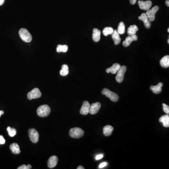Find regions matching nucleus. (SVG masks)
Segmentation results:
<instances>
[{
	"instance_id": "cd10ccee",
	"label": "nucleus",
	"mask_w": 169,
	"mask_h": 169,
	"mask_svg": "<svg viewBox=\"0 0 169 169\" xmlns=\"http://www.w3.org/2000/svg\"><path fill=\"white\" fill-rule=\"evenodd\" d=\"M7 130L8 131L9 135L10 137H14L16 135L17 131L15 128H11L9 126L7 127Z\"/></svg>"
},
{
	"instance_id": "393cba45",
	"label": "nucleus",
	"mask_w": 169,
	"mask_h": 169,
	"mask_svg": "<svg viewBox=\"0 0 169 169\" xmlns=\"http://www.w3.org/2000/svg\"><path fill=\"white\" fill-rule=\"evenodd\" d=\"M68 49V47L67 45H58L57 46V48H56V51L57 52H66Z\"/></svg>"
},
{
	"instance_id": "20e7f679",
	"label": "nucleus",
	"mask_w": 169,
	"mask_h": 169,
	"mask_svg": "<svg viewBox=\"0 0 169 169\" xmlns=\"http://www.w3.org/2000/svg\"><path fill=\"white\" fill-rule=\"evenodd\" d=\"M84 131L79 127L72 128L69 131V135L73 138H79L83 136Z\"/></svg>"
},
{
	"instance_id": "9b49d317",
	"label": "nucleus",
	"mask_w": 169,
	"mask_h": 169,
	"mask_svg": "<svg viewBox=\"0 0 169 169\" xmlns=\"http://www.w3.org/2000/svg\"><path fill=\"white\" fill-rule=\"evenodd\" d=\"M138 40V37L135 34L132 35H129L126 38L125 41L123 42V46L125 47H127L130 45L131 42Z\"/></svg>"
},
{
	"instance_id": "f8f14e48",
	"label": "nucleus",
	"mask_w": 169,
	"mask_h": 169,
	"mask_svg": "<svg viewBox=\"0 0 169 169\" xmlns=\"http://www.w3.org/2000/svg\"><path fill=\"white\" fill-rule=\"evenodd\" d=\"M90 107V104L87 101H84L83 103V105L80 110L81 114L87 115L89 113V109Z\"/></svg>"
},
{
	"instance_id": "39448f33",
	"label": "nucleus",
	"mask_w": 169,
	"mask_h": 169,
	"mask_svg": "<svg viewBox=\"0 0 169 169\" xmlns=\"http://www.w3.org/2000/svg\"><path fill=\"white\" fill-rule=\"evenodd\" d=\"M126 69V67L125 65H123L119 69V70L117 72V76L116 77V80L118 82L121 83L123 81Z\"/></svg>"
},
{
	"instance_id": "7ed1b4c3",
	"label": "nucleus",
	"mask_w": 169,
	"mask_h": 169,
	"mask_svg": "<svg viewBox=\"0 0 169 169\" xmlns=\"http://www.w3.org/2000/svg\"><path fill=\"white\" fill-rule=\"evenodd\" d=\"M102 94L105 95L106 97H108L112 102H117L118 100V95L114 92L111 91L107 88H104L103 89L102 91Z\"/></svg>"
},
{
	"instance_id": "7c9ffc66",
	"label": "nucleus",
	"mask_w": 169,
	"mask_h": 169,
	"mask_svg": "<svg viewBox=\"0 0 169 169\" xmlns=\"http://www.w3.org/2000/svg\"><path fill=\"white\" fill-rule=\"evenodd\" d=\"M108 163L106 162H103L101 163L99 166V169H102V168H104L107 166Z\"/></svg>"
},
{
	"instance_id": "1a4fd4ad",
	"label": "nucleus",
	"mask_w": 169,
	"mask_h": 169,
	"mask_svg": "<svg viewBox=\"0 0 169 169\" xmlns=\"http://www.w3.org/2000/svg\"><path fill=\"white\" fill-rule=\"evenodd\" d=\"M139 6V8L141 9L147 10L151 8L152 6V3L151 1H138Z\"/></svg>"
},
{
	"instance_id": "2eb2a0df",
	"label": "nucleus",
	"mask_w": 169,
	"mask_h": 169,
	"mask_svg": "<svg viewBox=\"0 0 169 169\" xmlns=\"http://www.w3.org/2000/svg\"><path fill=\"white\" fill-rule=\"evenodd\" d=\"M120 67H121V66H120V64H117V63H116V64H113V65L111 67L107 69L106 71V72L107 73H109L110 72L112 74H115L116 73H117Z\"/></svg>"
},
{
	"instance_id": "e433bc0d",
	"label": "nucleus",
	"mask_w": 169,
	"mask_h": 169,
	"mask_svg": "<svg viewBox=\"0 0 169 169\" xmlns=\"http://www.w3.org/2000/svg\"><path fill=\"white\" fill-rule=\"evenodd\" d=\"M77 169H84V167H83L82 166H79L77 167Z\"/></svg>"
},
{
	"instance_id": "6ab92c4d",
	"label": "nucleus",
	"mask_w": 169,
	"mask_h": 169,
	"mask_svg": "<svg viewBox=\"0 0 169 169\" xmlns=\"http://www.w3.org/2000/svg\"><path fill=\"white\" fill-rule=\"evenodd\" d=\"M159 121L160 122L162 123L163 126L165 127H169V116L168 114L163 115L159 118Z\"/></svg>"
},
{
	"instance_id": "412c9836",
	"label": "nucleus",
	"mask_w": 169,
	"mask_h": 169,
	"mask_svg": "<svg viewBox=\"0 0 169 169\" xmlns=\"http://www.w3.org/2000/svg\"><path fill=\"white\" fill-rule=\"evenodd\" d=\"M113 130H114V128L112 126L107 125L103 127V133L105 136H109L111 135Z\"/></svg>"
},
{
	"instance_id": "b1692460",
	"label": "nucleus",
	"mask_w": 169,
	"mask_h": 169,
	"mask_svg": "<svg viewBox=\"0 0 169 169\" xmlns=\"http://www.w3.org/2000/svg\"><path fill=\"white\" fill-rule=\"evenodd\" d=\"M69 67L67 64H63L62 69L60 71V74L62 76H66L69 73Z\"/></svg>"
},
{
	"instance_id": "4c0bfd02",
	"label": "nucleus",
	"mask_w": 169,
	"mask_h": 169,
	"mask_svg": "<svg viewBox=\"0 0 169 169\" xmlns=\"http://www.w3.org/2000/svg\"><path fill=\"white\" fill-rule=\"evenodd\" d=\"M4 111L0 110V117H1L2 115L4 114Z\"/></svg>"
},
{
	"instance_id": "a211bd4d",
	"label": "nucleus",
	"mask_w": 169,
	"mask_h": 169,
	"mask_svg": "<svg viewBox=\"0 0 169 169\" xmlns=\"http://www.w3.org/2000/svg\"><path fill=\"white\" fill-rule=\"evenodd\" d=\"M162 86H163V84L162 83L160 82L158 84L157 86H151L150 89L155 94H159L162 91Z\"/></svg>"
},
{
	"instance_id": "4be33fe9",
	"label": "nucleus",
	"mask_w": 169,
	"mask_h": 169,
	"mask_svg": "<svg viewBox=\"0 0 169 169\" xmlns=\"http://www.w3.org/2000/svg\"><path fill=\"white\" fill-rule=\"evenodd\" d=\"M160 65L162 67L167 68L169 67V56H166L161 59L160 62Z\"/></svg>"
},
{
	"instance_id": "6e6552de",
	"label": "nucleus",
	"mask_w": 169,
	"mask_h": 169,
	"mask_svg": "<svg viewBox=\"0 0 169 169\" xmlns=\"http://www.w3.org/2000/svg\"><path fill=\"white\" fill-rule=\"evenodd\" d=\"M159 7L158 6H155L152 8V9H148L146 13L147 16L150 21H154L155 20V14L158 10H159Z\"/></svg>"
},
{
	"instance_id": "4468645a",
	"label": "nucleus",
	"mask_w": 169,
	"mask_h": 169,
	"mask_svg": "<svg viewBox=\"0 0 169 169\" xmlns=\"http://www.w3.org/2000/svg\"><path fill=\"white\" fill-rule=\"evenodd\" d=\"M58 157L56 155L51 156L48 161V167L51 169L56 167L58 162Z\"/></svg>"
},
{
	"instance_id": "c756f323",
	"label": "nucleus",
	"mask_w": 169,
	"mask_h": 169,
	"mask_svg": "<svg viewBox=\"0 0 169 169\" xmlns=\"http://www.w3.org/2000/svg\"><path fill=\"white\" fill-rule=\"evenodd\" d=\"M31 168H32V166L29 164L27 165H22L20 167H18L17 169H30Z\"/></svg>"
},
{
	"instance_id": "2f4dec72",
	"label": "nucleus",
	"mask_w": 169,
	"mask_h": 169,
	"mask_svg": "<svg viewBox=\"0 0 169 169\" xmlns=\"http://www.w3.org/2000/svg\"><path fill=\"white\" fill-rule=\"evenodd\" d=\"M5 143V139L2 135H0V145H3Z\"/></svg>"
},
{
	"instance_id": "c9c22d12",
	"label": "nucleus",
	"mask_w": 169,
	"mask_h": 169,
	"mask_svg": "<svg viewBox=\"0 0 169 169\" xmlns=\"http://www.w3.org/2000/svg\"><path fill=\"white\" fill-rule=\"evenodd\" d=\"M165 4L166 5V6L169 7V0H166L165 1Z\"/></svg>"
},
{
	"instance_id": "a878e982",
	"label": "nucleus",
	"mask_w": 169,
	"mask_h": 169,
	"mask_svg": "<svg viewBox=\"0 0 169 169\" xmlns=\"http://www.w3.org/2000/svg\"><path fill=\"white\" fill-rule=\"evenodd\" d=\"M119 34H123L125 32V25L124 22H121L119 24L118 29L117 30Z\"/></svg>"
},
{
	"instance_id": "423d86ee",
	"label": "nucleus",
	"mask_w": 169,
	"mask_h": 169,
	"mask_svg": "<svg viewBox=\"0 0 169 169\" xmlns=\"http://www.w3.org/2000/svg\"><path fill=\"white\" fill-rule=\"evenodd\" d=\"M28 134L30 140L33 143H37L39 138V134L38 131L34 128H32L29 130Z\"/></svg>"
},
{
	"instance_id": "72a5a7b5",
	"label": "nucleus",
	"mask_w": 169,
	"mask_h": 169,
	"mask_svg": "<svg viewBox=\"0 0 169 169\" xmlns=\"http://www.w3.org/2000/svg\"><path fill=\"white\" fill-rule=\"evenodd\" d=\"M136 1H137V0H130L131 4L133 5L135 4H136Z\"/></svg>"
},
{
	"instance_id": "5701e85b",
	"label": "nucleus",
	"mask_w": 169,
	"mask_h": 169,
	"mask_svg": "<svg viewBox=\"0 0 169 169\" xmlns=\"http://www.w3.org/2000/svg\"><path fill=\"white\" fill-rule=\"evenodd\" d=\"M138 31V27L136 25H132L130 26L127 30V33L129 35H132L136 34V32Z\"/></svg>"
},
{
	"instance_id": "c85d7f7f",
	"label": "nucleus",
	"mask_w": 169,
	"mask_h": 169,
	"mask_svg": "<svg viewBox=\"0 0 169 169\" xmlns=\"http://www.w3.org/2000/svg\"><path fill=\"white\" fill-rule=\"evenodd\" d=\"M163 106V110L165 111V113L167 114H169V106L168 105H166L165 103H162Z\"/></svg>"
},
{
	"instance_id": "dca6fc26",
	"label": "nucleus",
	"mask_w": 169,
	"mask_h": 169,
	"mask_svg": "<svg viewBox=\"0 0 169 169\" xmlns=\"http://www.w3.org/2000/svg\"><path fill=\"white\" fill-rule=\"evenodd\" d=\"M112 36V39L114 40V44L116 45H118L121 42V38H120L119 34L118 33L117 30H114L113 33L111 34Z\"/></svg>"
},
{
	"instance_id": "f03ea898",
	"label": "nucleus",
	"mask_w": 169,
	"mask_h": 169,
	"mask_svg": "<svg viewBox=\"0 0 169 169\" xmlns=\"http://www.w3.org/2000/svg\"><path fill=\"white\" fill-rule=\"evenodd\" d=\"M19 35L21 39L25 42H30L32 40V36L27 29L21 28L19 31Z\"/></svg>"
},
{
	"instance_id": "ea45409f",
	"label": "nucleus",
	"mask_w": 169,
	"mask_h": 169,
	"mask_svg": "<svg viewBox=\"0 0 169 169\" xmlns=\"http://www.w3.org/2000/svg\"><path fill=\"white\" fill-rule=\"evenodd\" d=\"M168 32H169V28L168 29Z\"/></svg>"
},
{
	"instance_id": "aec40b11",
	"label": "nucleus",
	"mask_w": 169,
	"mask_h": 169,
	"mask_svg": "<svg viewBox=\"0 0 169 169\" xmlns=\"http://www.w3.org/2000/svg\"><path fill=\"white\" fill-rule=\"evenodd\" d=\"M10 150H12V153L14 154L17 155L20 153V150L19 145L16 143H12L9 146Z\"/></svg>"
},
{
	"instance_id": "f704fd0d",
	"label": "nucleus",
	"mask_w": 169,
	"mask_h": 169,
	"mask_svg": "<svg viewBox=\"0 0 169 169\" xmlns=\"http://www.w3.org/2000/svg\"><path fill=\"white\" fill-rule=\"evenodd\" d=\"M5 0H0V6L2 5L4 2Z\"/></svg>"
},
{
	"instance_id": "f257e3e1",
	"label": "nucleus",
	"mask_w": 169,
	"mask_h": 169,
	"mask_svg": "<svg viewBox=\"0 0 169 169\" xmlns=\"http://www.w3.org/2000/svg\"><path fill=\"white\" fill-rule=\"evenodd\" d=\"M51 108L48 105H43L40 106L37 110V113L39 117H46L49 115L51 113Z\"/></svg>"
},
{
	"instance_id": "ddd939ff",
	"label": "nucleus",
	"mask_w": 169,
	"mask_h": 169,
	"mask_svg": "<svg viewBox=\"0 0 169 169\" xmlns=\"http://www.w3.org/2000/svg\"><path fill=\"white\" fill-rule=\"evenodd\" d=\"M139 20L143 21L144 25L147 28L149 29L151 27V21L149 20L146 13H142L141 16L139 17Z\"/></svg>"
},
{
	"instance_id": "9d476101",
	"label": "nucleus",
	"mask_w": 169,
	"mask_h": 169,
	"mask_svg": "<svg viewBox=\"0 0 169 169\" xmlns=\"http://www.w3.org/2000/svg\"><path fill=\"white\" fill-rule=\"evenodd\" d=\"M101 104L99 102L94 103L90 105L89 109V113L91 115H95L98 112L101 108Z\"/></svg>"
},
{
	"instance_id": "0eeeda50",
	"label": "nucleus",
	"mask_w": 169,
	"mask_h": 169,
	"mask_svg": "<svg viewBox=\"0 0 169 169\" xmlns=\"http://www.w3.org/2000/svg\"><path fill=\"white\" fill-rule=\"evenodd\" d=\"M27 96L28 99L31 100L34 99L39 98L40 97H41V93L39 88H35L32 89V90L29 92L28 93Z\"/></svg>"
},
{
	"instance_id": "bb28decb",
	"label": "nucleus",
	"mask_w": 169,
	"mask_h": 169,
	"mask_svg": "<svg viewBox=\"0 0 169 169\" xmlns=\"http://www.w3.org/2000/svg\"><path fill=\"white\" fill-rule=\"evenodd\" d=\"M114 32V29L111 27H107L104 28V29L103 30V33L105 36H107L109 35H110L112 34Z\"/></svg>"
},
{
	"instance_id": "f3484780",
	"label": "nucleus",
	"mask_w": 169,
	"mask_h": 169,
	"mask_svg": "<svg viewBox=\"0 0 169 169\" xmlns=\"http://www.w3.org/2000/svg\"><path fill=\"white\" fill-rule=\"evenodd\" d=\"M101 31L97 28L93 29V40L95 42H98L101 38Z\"/></svg>"
},
{
	"instance_id": "58836bf2",
	"label": "nucleus",
	"mask_w": 169,
	"mask_h": 169,
	"mask_svg": "<svg viewBox=\"0 0 169 169\" xmlns=\"http://www.w3.org/2000/svg\"><path fill=\"white\" fill-rule=\"evenodd\" d=\"M168 43L169 44V39H168Z\"/></svg>"
},
{
	"instance_id": "473e14b6",
	"label": "nucleus",
	"mask_w": 169,
	"mask_h": 169,
	"mask_svg": "<svg viewBox=\"0 0 169 169\" xmlns=\"http://www.w3.org/2000/svg\"><path fill=\"white\" fill-rule=\"evenodd\" d=\"M103 155L99 154L98 155H96V157H95V159L96 160H99L103 158Z\"/></svg>"
}]
</instances>
